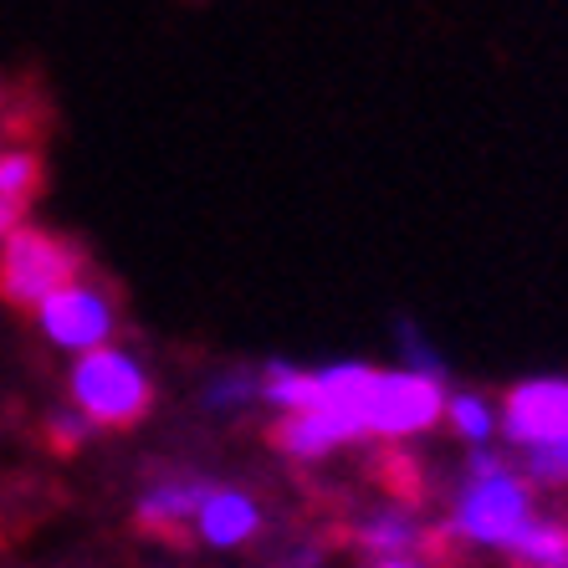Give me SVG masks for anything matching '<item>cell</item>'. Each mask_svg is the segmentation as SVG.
I'll return each instance as SVG.
<instances>
[{"mask_svg": "<svg viewBox=\"0 0 568 568\" xmlns=\"http://www.w3.org/2000/svg\"><path fill=\"white\" fill-rule=\"evenodd\" d=\"M88 272V252L78 241L41 231V225H16V236L0 252V303L16 313H41L47 297Z\"/></svg>", "mask_w": 568, "mask_h": 568, "instance_id": "cell-1", "label": "cell"}, {"mask_svg": "<svg viewBox=\"0 0 568 568\" xmlns=\"http://www.w3.org/2000/svg\"><path fill=\"white\" fill-rule=\"evenodd\" d=\"M72 405L98 430H133L154 410V379L129 348H93L72 369Z\"/></svg>", "mask_w": 568, "mask_h": 568, "instance_id": "cell-2", "label": "cell"}, {"mask_svg": "<svg viewBox=\"0 0 568 568\" xmlns=\"http://www.w3.org/2000/svg\"><path fill=\"white\" fill-rule=\"evenodd\" d=\"M532 481L517 476L513 466L497 476H462L450 491V528L471 548H507L517 532L532 523Z\"/></svg>", "mask_w": 568, "mask_h": 568, "instance_id": "cell-3", "label": "cell"}, {"mask_svg": "<svg viewBox=\"0 0 568 568\" xmlns=\"http://www.w3.org/2000/svg\"><path fill=\"white\" fill-rule=\"evenodd\" d=\"M37 323L57 348L93 354V348L108 344V333H113V323H119V303H113V287H108V282L78 277L72 287H62L57 297L41 303Z\"/></svg>", "mask_w": 568, "mask_h": 568, "instance_id": "cell-4", "label": "cell"}, {"mask_svg": "<svg viewBox=\"0 0 568 568\" xmlns=\"http://www.w3.org/2000/svg\"><path fill=\"white\" fill-rule=\"evenodd\" d=\"M446 384L425 374H379L369 395V436L410 440L446 420Z\"/></svg>", "mask_w": 568, "mask_h": 568, "instance_id": "cell-5", "label": "cell"}, {"mask_svg": "<svg viewBox=\"0 0 568 568\" xmlns=\"http://www.w3.org/2000/svg\"><path fill=\"white\" fill-rule=\"evenodd\" d=\"M503 430L517 450L568 446V379H528L503 395Z\"/></svg>", "mask_w": 568, "mask_h": 568, "instance_id": "cell-6", "label": "cell"}, {"mask_svg": "<svg viewBox=\"0 0 568 568\" xmlns=\"http://www.w3.org/2000/svg\"><path fill=\"white\" fill-rule=\"evenodd\" d=\"M374 379L379 369L369 364H333V369L317 374V399H313V415L338 430V440H364L369 436V395H374Z\"/></svg>", "mask_w": 568, "mask_h": 568, "instance_id": "cell-7", "label": "cell"}, {"mask_svg": "<svg viewBox=\"0 0 568 568\" xmlns=\"http://www.w3.org/2000/svg\"><path fill=\"white\" fill-rule=\"evenodd\" d=\"M211 487L215 481H205V476H195V471H164L154 487H144V497L133 507V528L170 538L174 528L195 523L205 497H211Z\"/></svg>", "mask_w": 568, "mask_h": 568, "instance_id": "cell-8", "label": "cell"}, {"mask_svg": "<svg viewBox=\"0 0 568 568\" xmlns=\"http://www.w3.org/2000/svg\"><path fill=\"white\" fill-rule=\"evenodd\" d=\"M425 532L430 528L415 523L410 507L389 503V507H369V513H358L354 523L344 528V538L354 542L358 554H369L374 564H384V558H420L425 554Z\"/></svg>", "mask_w": 568, "mask_h": 568, "instance_id": "cell-9", "label": "cell"}, {"mask_svg": "<svg viewBox=\"0 0 568 568\" xmlns=\"http://www.w3.org/2000/svg\"><path fill=\"white\" fill-rule=\"evenodd\" d=\"M195 532L211 548H236V542L262 532V507L236 487H211V497H205V507L195 517Z\"/></svg>", "mask_w": 568, "mask_h": 568, "instance_id": "cell-10", "label": "cell"}, {"mask_svg": "<svg viewBox=\"0 0 568 568\" xmlns=\"http://www.w3.org/2000/svg\"><path fill=\"white\" fill-rule=\"evenodd\" d=\"M497 554L503 568H568V513H532L528 528Z\"/></svg>", "mask_w": 568, "mask_h": 568, "instance_id": "cell-11", "label": "cell"}, {"mask_svg": "<svg viewBox=\"0 0 568 568\" xmlns=\"http://www.w3.org/2000/svg\"><path fill=\"white\" fill-rule=\"evenodd\" d=\"M369 476H374V487L389 491V503L410 507V513L430 503V476H425V466L415 462L405 446H379L374 450Z\"/></svg>", "mask_w": 568, "mask_h": 568, "instance_id": "cell-12", "label": "cell"}, {"mask_svg": "<svg viewBox=\"0 0 568 568\" xmlns=\"http://www.w3.org/2000/svg\"><path fill=\"white\" fill-rule=\"evenodd\" d=\"M266 440H272L282 456H292V462H323L328 450L344 446V440H338V430H333L323 415H313V410L282 415V420L266 430Z\"/></svg>", "mask_w": 568, "mask_h": 568, "instance_id": "cell-13", "label": "cell"}, {"mask_svg": "<svg viewBox=\"0 0 568 568\" xmlns=\"http://www.w3.org/2000/svg\"><path fill=\"white\" fill-rule=\"evenodd\" d=\"M256 399L282 415H303V410H313V399H317V374L297 369V364H266L256 374Z\"/></svg>", "mask_w": 568, "mask_h": 568, "instance_id": "cell-14", "label": "cell"}, {"mask_svg": "<svg viewBox=\"0 0 568 568\" xmlns=\"http://www.w3.org/2000/svg\"><path fill=\"white\" fill-rule=\"evenodd\" d=\"M47 185V164L37 149H0V205L27 211Z\"/></svg>", "mask_w": 568, "mask_h": 568, "instance_id": "cell-15", "label": "cell"}, {"mask_svg": "<svg viewBox=\"0 0 568 568\" xmlns=\"http://www.w3.org/2000/svg\"><path fill=\"white\" fill-rule=\"evenodd\" d=\"M446 420H450V436L471 440V446H487L497 415H491V405L481 395H466V389H462V395L446 399Z\"/></svg>", "mask_w": 568, "mask_h": 568, "instance_id": "cell-16", "label": "cell"}, {"mask_svg": "<svg viewBox=\"0 0 568 568\" xmlns=\"http://www.w3.org/2000/svg\"><path fill=\"white\" fill-rule=\"evenodd\" d=\"M517 462H523L532 487L568 491V446H528V450H517Z\"/></svg>", "mask_w": 568, "mask_h": 568, "instance_id": "cell-17", "label": "cell"}, {"mask_svg": "<svg viewBox=\"0 0 568 568\" xmlns=\"http://www.w3.org/2000/svg\"><path fill=\"white\" fill-rule=\"evenodd\" d=\"M41 430H47V446L62 450V456H72V450H82L88 440H93L98 425L88 420V415H82L78 405H62V410L47 415V425H41Z\"/></svg>", "mask_w": 568, "mask_h": 568, "instance_id": "cell-18", "label": "cell"}, {"mask_svg": "<svg viewBox=\"0 0 568 568\" xmlns=\"http://www.w3.org/2000/svg\"><path fill=\"white\" fill-rule=\"evenodd\" d=\"M246 399H256V374H246V369L221 374V379H211V389H205V405H211V410H231V405H246Z\"/></svg>", "mask_w": 568, "mask_h": 568, "instance_id": "cell-19", "label": "cell"}, {"mask_svg": "<svg viewBox=\"0 0 568 568\" xmlns=\"http://www.w3.org/2000/svg\"><path fill=\"white\" fill-rule=\"evenodd\" d=\"M399 348H405V358L415 364V374H425V379H446V364H440L436 348L415 333V323H399Z\"/></svg>", "mask_w": 568, "mask_h": 568, "instance_id": "cell-20", "label": "cell"}, {"mask_svg": "<svg viewBox=\"0 0 568 568\" xmlns=\"http://www.w3.org/2000/svg\"><path fill=\"white\" fill-rule=\"evenodd\" d=\"M16 225H21V211H16V205H0V252H6V241L16 236Z\"/></svg>", "mask_w": 568, "mask_h": 568, "instance_id": "cell-21", "label": "cell"}, {"mask_svg": "<svg viewBox=\"0 0 568 568\" xmlns=\"http://www.w3.org/2000/svg\"><path fill=\"white\" fill-rule=\"evenodd\" d=\"M374 568H425L420 558H384V564H374Z\"/></svg>", "mask_w": 568, "mask_h": 568, "instance_id": "cell-22", "label": "cell"}, {"mask_svg": "<svg viewBox=\"0 0 568 568\" xmlns=\"http://www.w3.org/2000/svg\"><path fill=\"white\" fill-rule=\"evenodd\" d=\"M313 564H317V554H313V548H307V554H297L287 568H313Z\"/></svg>", "mask_w": 568, "mask_h": 568, "instance_id": "cell-23", "label": "cell"}]
</instances>
